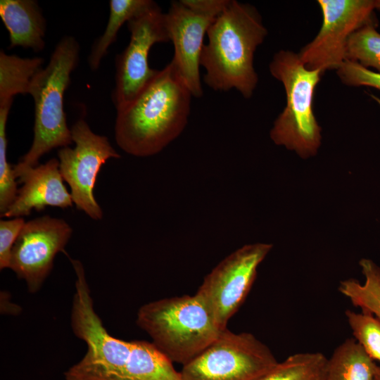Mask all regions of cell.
<instances>
[{"label": "cell", "mask_w": 380, "mask_h": 380, "mask_svg": "<svg viewBox=\"0 0 380 380\" xmlns=\"http://www.w3.org/2000/svg\"><path fill=\"white\" fill-rule=\"evenodd\" d=\"M192 94L172 61L117 109L115 139L125 153L148 157L160 152L184 129Z\"/></svg>", "instance_id": "obj_1"}, {"label": "cell", "mask_w": 380, "mask_h": 380, "mask_svg": "<svg viewBox=\"0 0 380 380\" xmlns=\"http://www.w3.org/2000/svg\"><path fill=\"white\" fill-rule=\"evenodd\" d=\"M200 65L205 69L204 82L215 91L237 90L250 99L258 82L254 54L267 35L255 7L230 0L211 23Z\"/></svg>", "instance_id": "obj_2"}, {"label": "cell", "mask_w": 380, "mask_h": 380, "mask_svg": "<svg viewBox=\"0 0 380 380\" xmlns=\"http://www.w3.org/2000/svg\"><path fill=\"white\" fill-rule=\"evenodd\" d=\"M136 322L165 356L182 366L200 355L222 331L196 294L144 304Z\"/></svg>", "instance_id": "obj_3"}, {"label": "cell", "mask_w": 380, "mask_h": 380, "mask_svg": "<svg viewBox=\"0 0 380 380\" xmlns=\"http://www.w3.org/2000/svg\"><path fill=\"white\" fill-rule=\"evenodd\" d=\"M80 46L71 36L63 37L55 47L48 65L31 80L29 94L34 102L32 144L18 164V168L33 167L39 158L56 148L73 143L63 107L65 89L77 65Z\"/></svg>", "instance_id": "obj_4"}, {"label": "cell", "mask_w": 380, "mask_h": 380, "mask_svg": "<svg viewBox=\"0 0 380 380\" xmlns=\"http://www.w3.org/2000/svg\"><path fill=\"white\" fill-rule=\"evenodd\" d=\"M272 77L282 83L286 106L270 132L272 141L294 151L302 158L315 156L322 143V129L313 111V98L323 75L310 70L298 53L280 50L270 63Z\"/></svg>", "instance_id": "obj_5"}, {"label": "cell", "mask_w": 380, "mask_h": 380, "mask_svg": "<svg viewBox=\"0 0 380 380\" xmlns=\"http://www.w3.org/2000/svg\"><path fill=\"white\" fill-rule=\"evenodd\" d=\"M278 362L253 334L227 328L180 372L184 380H259Z\"/></svg>", "instance_id": "obj_6"}, {"label": "cell", "mask_w": 380, "mask_h": 380, "mask_svg": "<svg viewBox=\"0 0 380 380\" xmlns=\"http://www.w3.org/2000/svg\"><path fill=\"white\" fill-rule=\"evenodd\" d=\"M272 248L267 243L244 245L220 262L204 278L196 295L218 327L227 328L231 317L247 297L260 264Z\"/></svg>", "instance_id": "obj_7"}, {"label": "cell", "mask_w": 380, "mask_h": 380, "mask_svg": "<svg viewBox=\"0 0 380 380\" xmlns=\"http://www.w3.org/2000/svg\"><path fill=\"white\" fill-rule=\"evenodd\" d=\"M322 24L315 37L298 53L304 65L322 74L337 70L345 61L351 34L380 11V0H318Z\"/></svg>", "instance_id": "obj_8"}, {"label": "cell", "mask_w": 380, "mask_h": 380, "mask_svg": "<svg viewBox=\"0 0 380 380\" xmlns=\"http://www.w3.org/2000/svg\"><path fill=\"white\" fill-rule=\"evenodd\" d=\"M70 129L75 146L58 150L61 174L70 187L76 208L93 220H101L103 212L94 194L97 175L108 159L119 158L120 155L106 137L93 132L84 119L78 120Z\"/></svg>", "instance_id": "obj_9"}, {"label": "cell", "mask_w": 380, "mask_h": 380, "mask_svg": "<svg viewBox=\"0 0 380 380\" xmlns=\"http://www.w3.org/2000/svg\"><path fill=\"white\" fill-rule=\"evenodd\" d=\"M130 40L115 58V86L112 94L116 110L129 102L155 75L148 64L153 45L170 42L165 13L156 2L127 22Z\"/></svg>", "instance_id": "obj_10"}, {"label": "cell", "mask_w": 380, "mask_h": 380, "mask_svg": "<svg viewBox=\"0 0 380 380\" xmlns=\"http://www.w3.org/2000/svg\"><path fill=\"white\" fill-rule=\"evenodd\" d=\"M72 232L64 220L49 215L25 222L13 246L8 268L25 281L30 293L41 289Z\"/></svg>", "instance_id": "obj_11"}, {"label": "cell", "mask_w": 380, "mask_h": 380, "mask_svg": "<svg viewBox=\"0 0 380 380\" xmlns=\"http://www.w3.org/2000/svg\"><path fill=\"white\" fill-rule=\"evenodd\" d=\"M215 18L191 10L181 1H173L165 13L170 40L174 46L172 62L196 98L203 93L200 75L203 39Z\"/></svg>", "instance_id": "obj_12"}, {"label": "cell", "mask_w": 380, "mask_h": 380, "mask_svg": "<svg viewBox=\"0 0 380 380\" xmlns=\"http://www.w3.org/2000/svg\"><path fill=\"white\" fill-rule=\"evenodd\" d=\"M23 186L13 203L1 217H19L40 211L46 206L66 208L72 206L71 194L66 189L59 170V162L51 158L33 167H13Z\"/></svg>", "instance_id": "obj_13"}, {"label": "cell", "mask_w": 380, "mask_h": 380, "mask_svg": "<svg viewBox=\"0 0 380 380\" xmlns=\"http://www.w3.org/2000/svg\"><path fill=\"white\" fill-rule=\"evenodd\" d=\"M65 380H184L181 372L152 342L133 341L131 353L122 365L111 369H68Z\"/></svg>", "instance_id": "obj_14"}, {"label": "cell", "mask_w": 380, "mask_h": 380, "mask_svg": "<svg viewBox=\"0 0 380 380\" xmlns=\"http://www.w3.org/2000/svg\"><path fill=\"white\" fill-rule=\"evenodd\" d=\"M0 17L9 34V48L17 46L40 51L44 47L46 21L37 1L1 0Z\"/></svg>", "instance_id": "obj_15"}, {"label": "cell", "mask_w": 380, "mask_h": 380, "mask_svg": "<svg viewBox=\"0 0 380 380\" xmlns=\"http://www.w3.org/2000/svg\"><path fill=\"white\" fill-rule=\"evenodd\" d=\"M377 367L354 338H347L328 358L324 380H375Z\"/></svg>", "instance_id": "obj_16"}, {"label": "cell", "mask_w": 380, "mask_h": 380, "mask_svg": "<svg viewBox=\"0 0 380 380\" xmlns=\"http://www.w3.org/2000/svg\"><path fill=\"white\" fill-rule=\"evenodd\" d=\"M40 57L23 58L0 52V106L12 103L17 94H29L31 80L41 69Z\"/></svg>", "instance_id": "obj_17"}, {"label": "cell", "mask_w": 380, "mask_h": 380, "mask_svg": "<svg viewBox=\"0 0 380 380\" xmlns=\"http://www.w3.org/2000/svg\"><path fill=\"white\" fill-rule=\"evenodd\" d=\"M359 265L365 277L364 283L355 279H346L340 282L338 291L353 305L380 321V267L368 258L361 259Z\"/></svg>", "instance_id": "obj_18"}, {"label": "cell", "mask_w": 380, "mask_h": 380, "mask_svg": "<svg viewBox=\"0 0 380 380\" xmlns=\"http://www.w3.org/2000/svg\"><path fill=\"white\" fill-rule=\"evenodd\" d=\"M154 3L151 0H110V14L103 34L94 44L89 56V65L92 70L99 67L109 46L115 42L118 32L125 22H128Z\"/></svg>", "instance_id": "obj_19"}, {"label": "cell", "mask_w": 380, "mask_h": 380, "mask_svg": "<svg viewBox=\"0 0 380 380\" xmlns=\"http://www.w3.org/2000/svg\"><path fill=\"white\" fill-rule=\"evenodd\" d=\"M328 358L322 353L289 355L259 380H324Z\"/></svg>", "instance_id": "obj_20"}, {"label": "cell", "mask_w": 380, "mask_h": 380, "mask_svg": "<svg viewBox=\"0 0 380 380\" xmlns=\"http://www.w3.org/2000/svg\"><path fill=\"white\" fill-rule=\"evenodd\" d=\"M346 59L362 66L372 68L380 72V33L372 18L349 37L346 48Z\"/></svg>", "instance_id": "obj_21"}, {"label": "cell", "mask_w": 380, "mask_h": 380, "mask_svg": "<svg viewBox=\"0 0 380 380\" xmlns=\"http://www.w3.org/2000/svg\"><path fill=\"white\" fill-rule=\"evenodd\" d=\"M345 315L354 338L380 364V321L373 315L362 311L347 310Z\"/></svg>", "instance_id": "obj_22"}, {"label": "cell", "mask_w": 380, "mask_h": 380, "mask_svg": "<svg viewBox=\"0 0 380 380\" xmlns=\"http://www.w3.org/2000/svg\"><path fill=\"white\" fill-rule=\"evenodd\" d=\"M12 103L0 106V214L6 213L15 201L18 191L13 167L7 160L6 122Z\"/></svg>", "instance_id": "obj_23"}, {"label": "cell", "mask_w": 380, "mask_h": 380, "mask_svg": "<svg viewBox=\"0 0 380 380\" xmlns=\"http://www.w3.org/2000/svg\"><path fill=\"white\" fill-rule=\"evenodd\" d=\"M341 81L351 87H369L380 91V72L366 68L359 63L345 60L336 70Z\"/></svg>", "instance_id": "obj_24"}, {"label": "cell", "mask_w": 380, "mask_h": 380, "mask_svg": "<svg viewBox=\"0 0 380 380\" xmlns=\"http://www.w3.org/2000/svg\"><path fill=\"white\" fill-rule=\"evenodd\" d=\"M25 220L22 217L0 221V269L8 268L13 246L18 239Z\"/></svg>", "instance_id": "obj_25"}, {"label": "cell", "mask_w": 380, "mask_h": 380, "mask_svg": "<svg viewBox=\"0 0 380 380\" xmlns=\"http://www.w3.org/2000/svg\"><path fill=\"white\" fill-rule=\"evenodd\" d=\"M185 6L199 13L217 18L230 0H180Z\"/></svg>", "instance_id": "obj_26"}, {"label": "cell", "mask_w": 380, "mask_h": 380, "mask_svg": "<svg viewBox=\"0 0 380 380\" xmlns=\"http://www.w3.org/2000/svg\"><path fill=\"white\" fill-rule=\"evenodd\" d=\"M370 97L380 106V98L374 94H369Z\"/></svg>", "instance_id": "obj_27"}, {"label": "cell", "mask_w": 380, "mask_h": 380, "mask_svg": "<svg viewBox=\"0 0 380 380\" xmlns=\"http://www.w3.org/2000/svg\"><path fill=\"white\" fill-rule=\"evenodd\" d=\"M375 380H380V365H378L376 375H375Z\"/></svg>", "instance_id": "obj_28"}]
</instances>
